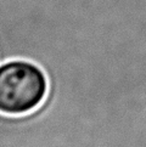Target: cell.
<instances>
[{"label":"cell","instance_id":"obj_1","mask_svg":"<svg viewBox=\"0 0 146 147\" xmlns=\"http://www.w3.org/2000/svg\"><path fill=\"white\" fill-rule=\"evenodd\" d=\"M48 94V79L28 61H10L0 66V113L26 114L38 108Z\"/></svg>","mask_w":146,"mask_h":147}]
</instances>
